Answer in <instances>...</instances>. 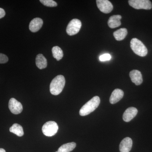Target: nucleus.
Returning a JSON list of instances; mask_svg holds the SVG:
<instances>
[{
	"label": "nucleus",
	"mask_w": 152,
	"mask_h": 152,
	"mask_svg": "<svg viewBox=\"0 0 152 152\" xmlns=\"http://www.w3.org/2000/svg\"><path fill=\"white\" fill-rule=\"evenodd\" d=\"M65 79L64 76L58 75L53 79L50 85V92L52 94L58 95L62 91L65 85Z\"/></svg>",
	"instance_id": "obj_1"
},
{
	"label": "nucleus",
	"mask_w": 152,
	"mask_h": 152,
	"mask_svg": "<svg viewBox=\"0 0 152 152\" xmlns=\"http://www.w3.org/2000/svg\"><path fill=\"white\" fill-rule=\"evenodd\" d=\"M100 103V98L98 96H95L82 107L80 110V115L82 116L89 115L99 107Z\"/></svg>",
	"instance_id": "obj_2"
},
{
	"label": "nucleus",
	"mask_w": 152,
	"mask_h": 152,
	"mask_svg": "<svg viewBox=\"0 0 152 152\" xmlns=\"http://www.w3.org/2000/svg\"><path fill=\"white\" fill-rule=\"evenodd\" d=\"M131 48L133 52L140 56H145L148 53L145 46L137 38H133L131 41Z\"/></svg>",
	"instance_id": "obj_3"
},
{
	"label": "nucleus",
	"mask_w": 152,
	"mask_h": 152,
	"mask_svg": "<svg viewBox=\"0 0 152 152\" xmlns=\"http://www.w3.org/2000/svg\"><path fill=\"white\" fill-rule=\"evenodd\" d=\"M58 129V126L56 123L53 121L47 122L43 126L42 131L45 135L52 137L56 134Z\"/></svg>",
	"instance_id": "obj_4"
},
{
	"label": "nucleus",
	"mask_w": 152,
	"mask_h": 152,
	"mask_svg": "<svg viewBox=\"0 0 152 152\" xmlns=\"http://www.w3.org/2000/svg\"><path fill=\"white\" fill-rule=\"evenodd\" d=\"M129 4L134 8L149 10L152 8V3L149 0H129Z\"/></svg>",
	"instance_id": "obj_5"
},
{
	"label": "nucleus",
	"mask_w": 152,
	"mask_h": 152,
	"mask_svg": "<svg viewBox=\"0 0 152 152\" xmlns=\"http://www.w3.org/2000/svg\"><path fill=\"white\" fill-rule=\"evenodd\" d=\"M82 23L78 19H74L69 23L66 28V32L69 35L73 36L80 31Z\"/></svg>",
	"instance_id": "obj_6"
},
{
	"label": "nucleus",
	"mask_w": 152,
	"mask_h": 152,
	"mask_svg": "<svg viewBox=\"0 0 152 152\" xmlns=\"http://www.w3.org/2000/svg\"><path fill=\"white\" fill-rule=\"evenodd\" d=\"M96 1L98 8L104 13H109L113 9L112 3L108 0H97Z\"/></svg>",
	"instance_id": "obj_7"
},
{
	"label": "nucleus",
	"mask_w": 152,
	"mask_h": 152,
	"mask_svg": "<svg viewBox=\"0 0 152 152\" xmlns=\"http://www.w3.org/2000/svg\"><path fill=\"white\" fill-rule=\"evenodd\" d=\"M9 108L12 113L18 115L23 111V105L15 98H11L9 101Z\"/></svg>",
	"instance_id": "obj_8"
},
{
	"label": "nucleus",
	"mask_w": 152,
	"mask_h": 152,
	"mask_svg": "<svg viewBox=\"0 0 152 152\" xmlns=\"http://www.w3.org/2000/svg\"><path fill=\"white\" fill-rule=\"evenodd\" d=\"M138 110L137 108L134 107L128 108L124 113L123 116L124 121L126 122L130 121L135 117L137 115Z\"/></svg>",
	"instance_id": "obj_9"
},
{
	"label": "nucleus",
	"mask_w": 152,
	"mask_h": 152,
	"mask_svg": "<svg viewBox=\"0 0 152 152\" xmlns=\"http://www.w3.org/2000/svg\"><path fill=\"white\" fill-rule=\"evenodd\" d=\"M129 76L132 81L137 86H139L142 83V76L140 71L137 70H133L131 71Z\"/></svg>",
	"instance_id": "obj_10"
},
{
	"label": "nucleus",
	"mask_w": 152,
	"mask_h": 152,
	"mask_svg": "<svg viewBox=\"0 0 152 152\" xmlns=\"http://www.w3.org/2000/svg\"><path fill=\"white\" fill-rule=\"evenodd\" d=\"M133 142L130 137H126L121 142L119 146L121 152H129L132 147Z\"/></svg>",
	"instance_id": "obj_11"
},
{
	"label": "nucleus",
	"mask_w": 152,
	"mask_h": 152,
	"mask_svg": "<svg viewBox=\"0 0 152 152\" xmlns=\"http://www.w3.org/2000/svg\"><path fill=\"white\" fill-rule=\"evenodd\" d=\"M43 24V21L40 18H35L30 22L29 29L32 32H37L40 29Z\"/></svg>",
	"instance_id": "obj_12"
},
{
	"label": "nucleus",
	"mask_w": 152,
	"mask_h": 152,
	"mask_svg": "<svg viewBox=\"0 0 152 152\" xmlns=\"http://www.w3.org/2000/svg\"><path fill=\"white\" fill-rule=\"evenodd\" d=\"M124 96V91L119 89H116L112 93L110 99V103L115 104L118 102L122 99Z\"/></svg>",
	"instance_id": "obj_13"
},
{
	"label": "nucleus",
	"mask_w": 152,
	"mask_h": 152,
	"mask_svg": "<svg viewBox=\"0 0 152 152\" xmlns=\"http://www.w3.org/2000/svg\"><path fill=\"white\" fill-rule=\"evenodd\" d=\"M121 16L120 15H114L110 17L108 21L109 27L114 28L120 26L121 24Z\"/></svg>",
	"instance_id": "obj_14"
},
{
	"label": "nucleus",
	"mask_w": 152,
	"mask_h": 152,
	"mask_svg": "<svg viewBox=\"0 0 152 152\" xmlns=\"http://www.w3.org/2000/svg\"><path fill=\"white\" fill-rule=\"evenodd\" d=\"M36 64L37 67L40 69H45L48 65L46 58L42 54L38 55L36 57Z\"/></svg>",
	"instance_id": "obj_15"
},
{
	"label": "nucleus",
	"mask_w": 152,
	"mask_h": 152,
	"mask_svg": "<svg viewBox=\"0 0 152 152\" xmlns=\"http://www.w3.org/2000/svg\"><path fill=\"white\" fill-rule=\"evenodd\" d=\"M127 34V30L125 28H122L114 32L113 35L116 40L121 41L126 38Z\"/></svg>",
	"instance_id": "obj_16"
},
{
	"label": "nucleus",
	"mask_w": 152,
	"mask_h": 152,
	"mask_svg": "<svg viewBox=\"0 0 152 152\" xmlns=\"http://www.w3.org/2000/svg\"><path fill=\"white\" fill-rule=\"evenodd\" d=\"M11 132L14 133L18 137H22L24 135L23 128L21 126L18 124H15L10 129Z\"/></svg>",
	"instance_id": "obj_17"
},
{
	"label": "nucleus",
	"mask_w": 152,
	"mask_h": 152,
	"mask_svg": "<svg viewBox=\"0 0 152 152\" xmlns=\"http://www.w3.org/2000/svg\"><path fill=\"white\" fill-rule=\"evenodd\" d=\"M76 147V143L74 142L68 143L61 146L58 149V152H70Z\"/></svg>",
	"instance_id": "obj_18"
},
{
	"label": "nucleus",
	"mask_w": 152,
	"mask_h": 152,
	"mask_svg": "<svg viewBox=\"0 0 152 152\" xmlns=\"http://www.w3.org/2000/svg\"><path fill=\"white\" fill-rule=\"evenodd\" d=\"M52 53L53 56L57 61H60L62 58L64 56V53L62 49L58 46L54 47L52 48Z\"/></svg>",
	"instance_id": "obj_19"
},
{
	"label": "nucleus",
	"mask_w": 152,
	"mask_h": 152,
	"mask_svg": "<svg viewBox=\"0 0 152 152\" xmlns=\"http://www.w3.org/2000/svg\"><path fill=\"white\" fill-rule=\"evenodd\" d=\"M40 2L44 5L48 7H56L57 6V4L55 1L53 0H40Z\"/></svg>",
	"instance_id": "obj_20"
},
{
	"label": "nucleus",
	"mask_w": 152,
	"mask_h": 152,
	"mask_svg": "<svg viewBox=\"0 0 152 152\" xmlns=\"http://www.w3.org/2000/svg\"><path fill=\"white\" fill-rule=\"evenodd\" d=\"M111 56L109 54H104L99 57V60L101 61H109L111 59Z\"/></svg>",
	"instance_id": "obj_21"
},
{
	"label": "nucleus",
	"mask_w": 152,
	"mask_h": 152,
	"mask_svg": "<svg viewBox=\"0 0 152 152\" xmlns=\"http://www.w3.org/2000/svg\"><path fill=\"white\" fill-rule=\"evenodd\" d=\"M9 59L6 55L0 53V64H5L7 62Z\"/></svg>",
	"instance_id": "obj_22"
},
{
	"label": "nucleus",
	"mask_w": 152,
	"mask_h": 152,
	"mask_svg": "<svg viewBox=\"0 0 152 152\" xmlns=\"http://www.w3.org/2000/svg\"><path fill=\"white\" fill-rule=\"evenodd\" d=\"M5 12L3 9L0 8V19L4 18L5 15Z\"/></svg>",
	"instance_id": "obj_23"
},
{
	"label": "nucleus",
	"mask_w": 152,
	"mask_h": 152,
	"mask_svg": "<svg viewBox=\"0 0 152 152\" xmlns=\"http://www.w3.org/2000/svg\"><path fill=\"white\" fill-rule=\"evenodd\" d=\"M0 152H6L5 150L3 148H0Z\"/></svg>",
	"instance_id": "obj_24"
},
{
	"label": "nucleus",
	"mask_w": 152,
	"mask_h": 152,
	"mask_svg": "<svg viewBox=\"0 0 152 152\" xmlns=\"http://www.w3.org/2000/svg\"><path fill=\"white\" fill-rule=\"evenodd\" d=\"M56 152H58V151H56Z\"/></svg>",
	"instance_id": "obj_25"
}]
</instances>
